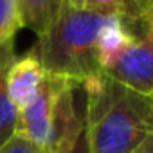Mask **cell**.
Returning <instances> with one entry per match:
<instances>
[{
	"mask_svg": "<svg viewBox=\"0 0 153 153\" xmlns=\"http://www.w3.org/2000/svg\"><path fill=\"white\" fill-rule=\"evenodd\" d=\"M0 153H42V149L25 137L15 133L4 146H0Z\"/></svg>",
	"mask_w": 153,
	"mask_h": 153,
	"instance_id": "10",
	"label": "cell"
},
{
	"mask_svg": "<svg viewBox=\"0 0 153 153\" xmlns=\"http://www.w3.org/2000/svg\"><path fill=\"white\" fill-rule=\"evenodd\" d=\"M59 153H90L88 140H87V133L83 131V133L78 137V140L74 142L72 148H68V149H65V151H59Z\"/></svg>",
	"mask_w": 153,
	"mask_h": 153,
	"instance_id": "12",
	"label": "cell"
},
{
	"mask_svg": "<svg viewBox=\"0 0 153 153\" xmlns=\"http://www.w3.org/2000/svg\"><path fill=\"white\" fill-rule=\"evenodd\" d=\"M70 78L65 76H56L49 74L45 76V81L36 94V97L22 110H18V123H16V135L25 137L33 144H36L40 149L43 148L49 133V124H51V115L54 108L56 96L59 88L65 85V81Z\"/></svg>",
	"mask_w": 153,
	"mask_h": 153,
	"instance_id": "4",
	"label": "cell"
},
{
	"mask_svg": "<svg viewBox=\"0 0 153 153\" xmlns=\"http://www.w3.org/2000/svg\"><path fill=\"white\" fill-rule=\"evenodd\" d=\"M81 2H83V0H65V4L72 6V7H81Z\"/></svg>",
	"mask_w": 153,
	"mask_h": 153,
	"instance_id": "14",
	"label": "cell"
},
{
	"mask_svg": "<svg viewBox=\"0 0 153 153\" xmlns=\"http://www.w3.org/2000/svg\"><path fill=\"white\" fill-rule=\"evenodd\" d=\"M81 7L101 13V15H119L128 20H140L142 0H83Z\"/></svg>",
	"mask_w": 153,
	"mask_h": 153,
	"instance_id": "8",
	"label": "cell"
},
{
	"mask_svg": "<svg viewBox=\"0 0 153 153\" xmlns=\"http://www.w3.org/2000/svg\"><path fill=\"white\" fill-rule=\"evenodd\" d=\"M133 153H153V135H149Z\"/></svg>",
	"mask_w": 153,
	"mask_h": 153,
	"instance_id": "13",
	"label": "cell"
},
{
	"mask_svg": "<svg viewBox=\"0 0 153 153\" xmlns=\"http://www.w3.org/2000/svg\"><path fill=\"white\" fill-rule=\"evenodd\" d=\"M15 58L16 56L13 49V40L0 45V146H4L16 133L18 123V108L9 99L6 88V74Z\"/></svg>",
	"mask_w": 153,
	"mask_h": 153,
	"instance_id": "6",
	"label": "cell"
},
{
	"mask_svg": "<svg viewBox=\"0 0 153 153\" xmlns=\"http://www.w3.org/2000/svg\"><path fill=\"white\" fill-rule=\"evenodd\" d=\"M106 15L85 7L63 6L58 18L38 36L34 54L49 74L78 83L103 74L97 56V36Z\"/></svg>",
	"mask_w": 153,
	"mask_h": 153,
	"instance_id": "2",
	"label": "cell"
},
{
	"mask_svg": "<svg viewBox=\"0 0 153 153\" xmlns=\"http://www.w3.org/2000/svg\"><path fill=\"white\" fill-rule=\"evenodd\" d=\"M140 27H142L144 34L153 42V2L144 9V13L140 16Z\"/></svg>",
	"mask_w": 153,
	"mask_h": 153,
	"instance_id": "11",
	"label": "cell"
},
{
	"mask_svg": "<svg viewBox=\"0 0 153 153\" xmlns=\"http://www.w3.org/2000/svg\"><path fill=\"white\" fill-rule=\"evenodd\" d=\"M81 87L90 153H133L153 135V97L114 81L106 74L87 79Z\"/></svg>",
	"mask_w": 153,
	"mask_h": 153,
	"instance_id": "1",
	"label": "cell"
},
{
	"mask_svg": "<svg viewBox=\"0 0 153 153\" xmlns=\"http://www.w3.org/2000/svg\"><path fill=\"white\" fill-rule=\"evenodd\" d=\"M151 2H153V0H142V6H144V9H146V7H148Z\"/></svg>",
	"mask_w": 153,
	"mask_h": 153,
	"instance_id": "15",
	"label": "cell"
},
{
	"mask_svg": "<svg viewBox=\"0 0 153 153\" xmlns=\"http://www.w3.org/2000/svg\"><path fill=\"white\" fill-rule=\"evenodd\" d=\"M63 6L65 0H18L22 27H27L40 36L58 18Z\"/></svg>",
	"mask_w": 153,
	"mask_h": 153,
	"instance_id": "7",
	"label": "cell"
},
{
	"mask_svg": "<svg viewBox=\"0 0 153 153\" xmlns=\"http://www.w3.org/2000/svg\"><path fill=\"white\" fill-rule=\"evenodd\" d=\"M114 81L153 97V42L137 29L131 42L103 68Z\"/></svg>",
	"mask_w": 153,
	"mask_h": 153,
	"instance_id": "3",
	"label": "cell"
},
{
	"mask_svg": "<svg viewBox=\"0 0 153 153\" xmlns=\"http://www.w3.org/2000/svg\"><path fill=\"white\" fill-rule=\"evenodd\" d=\"M45 76L47 72L42 67L34 51L11 61L6 74V88L9 99L18 110L25 108L36 97L45 81Z\"/></svg>",
	"mask_w": 153,
	"mask_h": 153,
	"instance_id": "5",
	"label": "cell"
},
{
	"mask_svg": "<svg viewBox=\"0 0 153 153\" xmlns=\"http://www.w3.org/2000/svg\"><path fill=\"white\" fill-rule=\"evenodd\" d=\"M22 27L18 0H0V45L13 40Z\"/></svg>",
	"mask_w": 153,
	"mask_h": 153,
	"instance_id": "9",
	"label": "cell"
}]
</instances>
